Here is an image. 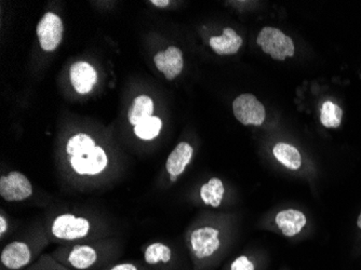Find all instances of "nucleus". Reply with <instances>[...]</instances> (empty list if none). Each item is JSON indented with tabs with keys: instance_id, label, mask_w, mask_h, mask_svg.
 <instances>
[{
	"instance_id": "1",
	"label": "nucleus",
	"mask_w": 361,
	"mask_h": 270,
	"mask_svg": "<svg viewBox=\"0 0 361 270\" xmlns=\"http://www.w3.org/2000/svg\"><path fill=\"white\" fill-rule=\"evenodd\" d=\"M257 43L262 47L265 53L271 54L274 60L285 61L287 57L292 58L294 55L292 39L280 29L264 27L257 36Z\"/></svg>"
},
{
	"instance_id": "2",
	"label": "nucleus",
	"mask_w": 361,
	"mask_h": 270,
	"mask_svg": "<svg viewBox=\"0 0 361 270\" xmlns=\"http://www.w3.org/2000/svg\"><path fill=\"white\" fill-rule=\"evenodd\" d=\"M235 117L243 126L260 127L264 123L265 107L252 94H241L233 103Z\"/></svg>"
},
{
	"instance_id": "3",
	"label": "nucleus",
	"mask_w": 361,
	"mask_h": 270,
	"mask_svg": "<svg viewBox=\"0 0 361 270\" xmlns=\"http://www.w3.org/2000/svg\"><path fill=\"white\" fill-rule=\"evenodd\" d=\"M64 26L61 18L47 12L37 26V36L41 49L53 52L59 47L63 38Z\"/></svg>"
},
{
	"instance_id": "4",
	"label": "nucleus",
	"mask_w": 361,
	"mask_h": 270,
	"mask_svg": "<svg viewBox=\"0 0 361 270\" xmlns=\"http://www.w3.org/2000/svg\"><path fill=\"white\" fill-rule=\"evenodd\" d=\"M33 195V186L24 174L10 172L0 179V196L8 202L22 201Z\"/></svg>"
},
{
	"instance_id": "5",
	"label": "nucleus",
	"mask_w": 361,
	"mask_h": 270,
	"mask_svg": "<svg viewBox=\"0 0 361 270\" xmlns=\"http://www.w3.org/2000/svg\"><path fill=\"white\" fill-rule=\"evenodd\" d=\"M90 231V224L83 217L71 214L57 216L53 224V234L59 239L76 240L86 237Z\"/></svg>"
},
{
	"instance_id": "6",
	"label": "nucleus",
	"mask_w": 361,
	"mask_h": 270,
	"mask_svg": "<svg viewBox=\"0 0 361 270\" xmlns=\"http://www.w3.org/2000/svg\"><path fill=\"white\" fill-rule=\"evenodd\" d=\"M191 243L197 259L209 257L220 248L219 231L212 227L198 228L191 234Z\"/></svg>"
},
{
	"instance_id": "7",
	"label": "nucleus",
	"mask_w": 361,
	"mask_h": 270,
	"mask_svg": "<svg viewBox=\"0 0 361 270\" xmlns=\"http://www.w3.org/2000/svg\"><path fill=\"white\" fill-rule=\"evenodd\" d=\"M109 163L104 149L95 146L86 158L71 157V165L74 171L81 175H97L104 171Z\"/></svg>"
},
{
	"instance_id": "8",
	"label": "nucleus",
	"mask_w": 361,
	"mask_h": 270,
	"mask_svg": "<svg viewBox=\"0 0 361 270\" xmlns=\"http://www.w3.org/2000/svg\"><path fill=\"white\" fill-rule=\"evenodd\" d=\"M154 61L158 71L163 73L168 80L177 77L184 66L182 51L173 46L168 48L165 51L158 52L154 58Z\"/></svg>"
},
{
	"instance_id": "9",
	"label": "nucleus",
	"mask_w": 361,
	"mask_h": 270,
	"mask_svg": "<svg viewBox=\"0 0 361 270\" xmlns=\"http://www.w3.org/2000/svg\"><path fill=\"white\" fill-rule=\"evenodd\" d=\"M69 76L74 89L79 94L89 93L97 83V71L87 62H76L73 64L69 69Z\"/></svg>"
},
{
	"instance_id": "10",
	"label": "nucleus",
	"mask_w": 361,
	"mask_h": 270,
	"mask_svg": "<svg viewBox=\"0 0 361 270\" xmlns=\"http://www.w3.org/2000/svg\"><path fill=\"white\" fill-rule=\"evenodd\" d=\"M1 263L10 270H18L29 265L32 259L31 250L24 242H12L1 252Z\"/></svg>"
},
{
	"instance_id": "11",
	"label": "nucleus",
	"mask_w": 361,
	"mask_h": 270,
	"mask_svg": "<svg viewBox=\"0 0 361 270\" xmlns=\"http://www.w3.org/2000/svg\"><path fill=\"white\" fill-rule=\"evenodd\" d=\"M194 149L189 143H179L167 160V171L170 177H179L191 163Z\"/></svg>"
},
{
	"instance_id": "12",
	"label": "nucleus",
	"mask_w": 361,
	"mask_h": 270,
	"mask_svg": "<svg viewBox=\"0 0 361 270\" xmlns=\"http://www.w3.org/2000/svg\"><path fill=\"white\" fill-rule=\"evenodd\" d=\"M276 224L286 237L298 235L306 224V217L298 210H285L276 216Z\"/></svg>"
},
{
	"instance_id": "13",
	"label": "nucleus",
	"mask_w": 361,
	"mask_h": 270,
	"mask_svg": "<svg viewBox=\"0 0 361 270\" xmlns=\"http://www.w3.org/2000/svg\"><path fill=\"white\" fill-rule=\"evenodd\" d=\"M243 46V38L233 29H225L222 36L210 38V47L220 55L235 54Z\"/></svg>"
},
{
	"instance_id": "14",
	"label": "nucleus",
	"mask_w": 361,
	"mask_h": 270,
	"mask_svg": "<svg viewBox=\"0 0 361 270\" xmlns=\"http://www.w3.org/2000/svg\"><path fill=\"white\" fill-rule=\"evenodd\" d=\"M275 158L290 170H298L302 166V158L297 148L286 143H278L273 149Z\"/></svg>"
},
{
	"instance_id": "15",
	"label": "nucleus",
	"mask_w": 361,
	"mask_h": 270,
	"mask_svg": "<svg viewBox=\"0 0 361 270\" xmlns=\"http://www.w3.org/2000/svg\"><path fill=\"white\" fill-rule=\"evenodd\" d=\"M154 113V102L147 95H139L133 101L130 111L128 113L131 125L137 126L143 120L151 117Z\"/></svg>"
},
{
	"instance_id": "16",
	"label": "nucleus",
	"mask_w": 361,
	"mask_h": 270,
	"mask_svg": "<svg viewBox=\"0 0 361 270\" xmlns=\"http://www.w3.org/2000/svg\"><path fill=\"white\" fill-rule=\"evenodd\" d=\"M97 259V254L93 248L88 245L75 247L69 256V263L76 269H88L95 265Z\"/></svg>"
},
{
	"instance_id": "17",
	"label": "nucleus",
	"mask_w": 361,
	"mask_h": 270,
	"mask_svg": "<svg viewBox=\"0 0 361 270\" xmlns=\"http://www.w3.org/2000/svg\"><path fill=\"white\" fill-rule=\"evenodd\" d=\"M95 146V142L87 134H77L67 142V153L71 157L86 158Z\"/></svg>"
},
{
	"instance_id": "18",
	"label": "nucleus",
	"mask_w": 361,
	"mask_h": 270,
	"mask_svg": "<svg viewBox=\"0 0 361 270\" xmlns=\"http://www.w3.org/2000/svg\"><path fill=\"white\" fill-rule=\"evenodd\" d=\"M225 189L222 181L217 177L211 179L208 183L203 185L200 189V196L205 205H210L211 207H220Z\"/></svg>"
},
{
	"instance_id": "19",
	"label": "nucleus",
	"mask_w": 361,
	"mask_h": 270,
	"mask_svg": "<svg viewBox=\"0 0 361 270\" xmlns=\"http://www.w3.org/2000/svg\"><path fill=\"white\" fill-rule=\"evenodd\" d=\"M161 128H163V121L161 118L151 116L135 126V133L141 140L151 141L158 137Z\"/></svg>"
},
{
	"instance_id": "20",
	"label": "nucleus",
	"mask_w": 361,
	"mask_h": 270,
	"mask_svg": "<svg viewBox=\"0 0 361 270\" xmlns=\"http://www.w3.org/2000/svg\"><path fill=\"white\" fill-rule=\"evenodd\" d=\"M343 111L336 104L332 102H325L321 107V123L326 128H339L342 121Z\"/></svg>"
},
{
	"instance_id": "21",
	"label": "nucleus",
	"mask_w": 361,
	"mask_h": 270,
	"mask_svg": "<svg viewBox=\"0 0 361 270\" xmlns=\"http://www.w3.org/2000/svg\"><path fill=\"white\" fill-rule=\"evenodd\" d=\"M145 262L149 265H156L159 262L168 263L171 259V250L163 243H153L145 250Z\"/></svg>"
},
{
	"instance_id": "22",
	"label": "nucleus",
	"mask_w": 361,
	"mask_h": 270,
	"mask_svg": "<svg viewBox=\"0 0 361 270\" xmlns=\"http://www.w3.org/2000/svg\"><path fill=\"white\" fill-rule=\"evenodd\" d=\"M231 270H254V265L247 256H240L231 264Z\"/></svg>"
},
{
	"instance_id": "23",
	"label": "nucleus",
	"mask_w": 361,
	"mask_h": 270,
	"mask_svg": "<svg viewBox=\"0 0 361 270\" xmlns=\"http://www.w3.org/2000/svg\"><path fill=\"white\" fill-rule=\"evenodd\" d=\"M111 270H137V266L133 265V264L125 263L116 265L115 267L111 268Z\"/></svg>"
},
{
	"instance_id": "24",
	"label": "nucleus",
	"mask_w": 361,
	"mask_h": 270,
	"mask_svg": "<svg viewBox=\"0 0 361 270\" xmlns=\"http://www.w3.org/2000/svg\"><path fill=\"white\" fill-rule=\"evenodd\" d=\"M7 220L4 216H0V235L3 236L7 231Z\"/></svg>"
},
{
	"instance_id": "25",
	"label": "nucleus",
	"mask_w": 361,
	"mask_h": 270,
	"mask_svg": "<svg viewBox=\"0 0 361 270\" xmlns=\"http://www.w3.org/2000/svg\"><path fill=\"white\" fill-rule=\"evenodd\" d=\"M151 3L156 7L165 8L170 4V1L169 0H151Z\"/></svg>"
},
{
	"instance_id": "26",
	"label": "nucleus",
	"mask_w": 361,
	"mask_h": 270,
	"mask_svg": "<svg viewBox=\"0 0 361 270\" xmlns=\"http://www.w3.org/2000/svg\"><path fill=\"white\" fill-rule=\"evenodd\" d=\"M357 224H358V227L361 228V213L360 215H359L358 222H357Z\"/></svg>"
},
{
	"instance_id": "27",
	"label": "nucleus",
	"mask_w": 361,
	"mask_h": 270,
	"mask_svg": "<svg viewBox=\"0 0 361 270\" xmlns=\"http://www.w3.org/2000/svg\"><path fill=\"white\" fill-rule=\"evenodd\" d=\"M177 177H170V180L172 182L177 181Z\"/></svg>"
}]
</instances>
